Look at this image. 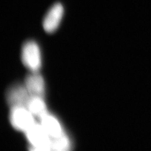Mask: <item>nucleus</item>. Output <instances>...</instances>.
<instances>
[{
    "label": "nucleus",
    "instance_id": "obj_1",
    "mask_svg": "<svg viewBox=\"0 0 151 151\" xmlns=\"http://www.w3.org/2000/svg\"><path fill=\"white\" fill-rule=\"evenodd\" d=\"M25 134L31 150L51 151V138L40 123H35Z\"/></svg>",
    "mask_w": 151,
    "mask_h": 151
},
{
    "label": "nucleus",
    "instance_id": "obj_2",
    "mask_svg": "<svg viewBox=\"0 0 151 151\" xmlns=\"http://www.w3.org/2000/svg\"><path fill=\"white\" fill-rule=\"evenodd\" d=\"M21 58L24 66L31 72H38L42 66L41 52L37 43L26 42L22 49Z\"/></svg>",
    "mask_w": 151,
    "mask_h": 151
},
{
    "label": "nucleus",
    "instance_id": "obj_3",
    "mask_svg": "<svg viewBox=\"0 0 151 151\" xmlns=\"http://www.w3.org/2000/svg\"><path fill=\"white\" fill-rule=\"evenodd\" d=\"M34 116L23 106L11 108L9 120L12 127L19 131L26 132L35 123Z\"/></svg>",
    "mask_w": 151,
    "mask_h": 151
},
{
    "label": "nucleus",
    "instance_id": "obj_4",
    "mask_svg": "<svg viewBox=\"0 0 151 151\" xmlns=\"http://www.w3.org/2000/svg\"><path fill=\"white\" fill-rule=\"evenodd\" d=\"M30 96L24 85L21 84L12 86L6 93V101L11 108L18 106L26 107Z\"/></svg>",
    "mask_w": 151,
    "mask_h": 151
},
{
    "label": "nucleus",
    "instance_id": "obj_5",
    "mask_svg": "<svg viewBox=\"0 0 151 151\" xmlns=\"http://www.w3.org/2000/svg\"><path fill=\"white\" fill-rule=\"evenodd\" d=\"M64 9L61 3H56L51 6L45 16L43 28L47 33H51L57 30L64 15Z\"/></svg>",
    "mask_w": 151,
    "mask_h": 151
},
{
    "label": "nucleus",
    "instance_id": "obj_6",
    "mask_svg": "<svg viewBox=\"0 0 151 151\" xmlns=\"http://www.w3.org/2000/svg\"><path fill=\"white\" fill-rule=\"evenodd\" d=\"M24 86L31 96L43 97L45 93V83L38 72H32L26 77Z\"/></svg>",
    "mask_w": 151,
    "mask_h": 151
},
{
    "label": "nucleus",
    "instance_id": "obj_7",
    "mask_svg": "<svg viewBox=\"0 0 151 151\" xmlns=\"http://www.w3.org/2000/svg\"><path fill=\"white\" fill-rule=\"evenodd\" d=\"M39 119L41 125L51 138L59 137L64 132L59 120L48 112Z\"/></svg>",
    "mask_w": 151,
    "mask_h": 151
},
{
    "label": "nucleus",
    "instance_id": "obj_8",
    "mask_svg": "<svg viewBox=\"0 0 151 151\" xmlns=\"http://www.w3.org/2000/svg\"><path fill=\"white\" fill-rule=\"evenodd\" d=\"M26 107L34 116L39 118L47 113V106L42 96H31Z\"/></svg>",
    "mask_w": 151,
    "mask_h": 151
},
{
    "label": "nucleus",
    "instance_id": "obj_9",
    "mask_svg": "<svg viewBox=\"0 0 151 151\" xmlns=\"http://www.w3.org/2000/svg\"><path fill=\"white\" fill-rule=\"evenodd\" d=\"M71 140L70 137L64 132L59 137L51 138V150L57 151H66L70 150Z\"/></svg>",
    "mask_w": 151,
    "mask_h": 151
}]
</instances>
